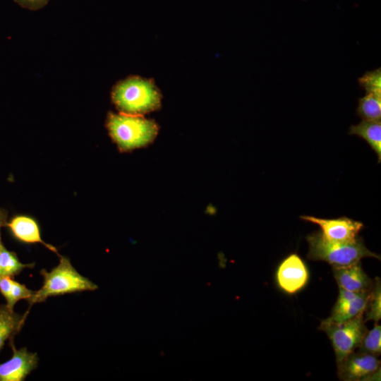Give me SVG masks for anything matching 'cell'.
<instances>
[{"mask_svg":"<svg viewBox=\"0 0 381 381\" xmlns=\"http://www.w3.org/2000/svg\"><path fill=\"white\" fill-rule=\"evenodd\" d=\"M59 258V264L49 272L44 269L40 271L44 279L43 284L28 300L30 308L35 303L44 302L51 296L98 289L96 284L74 268L68 258L61 255Z\"/></svg>","mask_w":381,"mask_h":381,"instance_id":"6da1fadb","label":"cell"},{"mask_svg":"<svg viewBox=\"0 0 381 381\" xmlns=\"http://www.w3.org/2000/svg\"><path fill=\"white\" fill-rule=\"evenodd\" d=\"M308 243L307 258L312 260L325 261L332 267L346 266L360 262L364 258L380 259L358 238L351 243H337L326 239L320 231L313 232L306 237Z\"/></svg>","mask_w":381,"mask_h":381,"instance_id":"7a4b0ae2","label":"cell"},{"mask_svg":"<svg viewBox=\"0 0 381 381\" xmlns=\"http://www.w3.org/2000/svg\"><path fill=\"white\" fill-rule=\"evenodd\" d=\"M107 127L109 133L121 150H130L147 145L155 137L157 126L138 115L111 114Z\"/></svg>","mask_w":381,"mask_h":381,"instance_id":"3957f363","label":"cell"},{"mask_svg":"<svg viewBox=\"0 0 381 381\" xmlns=\"http://www.w3.org/2000/svg\"><path fill=\"white\" fill-rule=\"evenodd\" d=\"M112 99L122 113L139 115L155 109L159 95L154 85L140 78H130L114 89Z\"/></svg>","mask_w":381,"mask_h":381,"instance_id":"277c9868","label":"cell"},{"mask_svg":"<svg viewBox=\"0 0 381 381\" xmlns=\"http://www.w3.org/2000/svg\"><path fill=\"white\" fill-rule=\"evenodd\" d=\"M319 329L324 331L331 341L337 363L358 349L367 331L363 314L339 322L323 320Z\"/></svg>","mask_w":381,"mask_h":381,"instance_id":"5b68a950","label":"cell"},{"mask_svg":"<svg viewBox=\"0 0 381 381\" xmlns=\"http://www.w3.org/2000/svg\"><path fill=\"white\" fill-rule=\"evenodd\" d=\"M339 377L344 381L367 380L380 374V360L377 356L353 351L337 363Z\"/></svg>","mask_w":381,"mask_h":381,"instance_id":"8992f818","label":"cell"},{"mask_svg":"<svg viewBox=\"0 0 381 381\" xmlns=\"http://www.w3.org/2000/svg\"><path fill=\"white\" fill-rule=\"evenodd\" d=\"M303 220L318 224L322 236L329 241L351 243L357 240L363 224L350 218L342 217L337 219H323L313 216L302 215Z\"/></svg>","mask_w":381,"mask_h":381,"instance_id":"52a82bcc","label":"cell"},{"mask_svg":"<svg viewBox=\"0 0 381 381\" xmlns=\"http://www.w3.org/2000/svg\"><path fill=\"white\" fill-rule=\"evenodd\" d=\"M308 277L306 264L296 253L289 255L280 263L276 274L279 287L289 294H296L302 289Z\"/></svg>","mask_w":381,"mask_h":381,"instance_id":"ba28073f","label":"cell"},{"mask_svg":"<svg viewBox=\"0 0 381 381\" xmlns=\"http://www.w3.org/2000/svg\"><path fill=\"white\" fill-rule=\"evenodd\" d=\"M11 344L13 355L0 364V381H22L37 368V353L29 351L25 347L17 349Z\"/></svg>","mask_w":381,"mask_h":381,"instance_id":"9c48e42d","label":"cell"},{"mask_svg":"<svg viewBox=\"0 0 381 381\" xmlns=\"http://www.w3.org/2000/svg\"><path fill=\"white\" fill-rule=\"evenodd\" d=\"M370 290L353 292L339 289V296L331 315L325 320L339 322L363 314Z\"/></svg>","mask_w":381,"mask_h":381,"instance_id":"30bf717a","label":"cell"},{"mask_svg":"<svg viewBox=\"0 0 381 381\" xmlns=\"http://www.w3.org/2000/svg\"><path fill=\"white\" fill-rule=\"evenodd\" d=\"M334 277L339 287L349 291H370L373 281L363 271L361 261L346 266L332 267Z\"/></svg>","mask_w":381,"mask_h":381,"instance_id":"8fae6325","label":"cell"},{"mask_svg":"<svg viewBox=\"0 0 381 381\" xmlns=\"http://www.w3.org/2000/svg\"><path fill=\"white\" fill-rule=\"evenodd\" d=\"M7 225L13 235L19 241L26 243L42 244L60 256L56 247L42 238L39 225L34 218L27 215H18L13 217Z\"/></svg>","mask_w":381,"mask_h":381,"instance_id":"7c38bea8","label":"cell"},{"mask_svg":"<svg viewBox=\"0 0 381 381\" xmlns=\"http://www.w3.org/2000/svg\"><path fill=\"white\" fill-rule=\"evenodd\" d=\"M349 134L364 139L376 153L378 162L381 159V122L380 121L363 120L349 128Z\"/></svg>","mask_w":381,"mask_h":381,"instance_id":"4fadbf2b","label":"cell"},{"mask_svg":"<svg viewBox=\"0 0 381 381\" xmlns=\"http://www.w3.org/2000/svg\"><path fill=\"white\" fill-rule=\"evenodd\" d=\"M28 314L19 315L6 305L0 306V350L23 327Z\"/></svg>","mask_w":381,"mask_h":381,"instance_id":"5bb4252c","label":"cell"},{"mask_svg":"<svg viewBox=\"0 0 381 381\" xmlns=\"http://www.w3.org/2000/svg\"><path fill=\"white\" fill-rule=\"evenodd\" d=\"M356 114L363 120L380 121L381 95L374 93H365L358 99Z\"/></svg>","mask_w":381,"mask_h":381,"instance_id":"9a60e30c","label":"cell"},{"mask_svg":"<svg viewBox=\"0 0 381 381\" xmlns=\"http://www.w3.org/2000/svg\"><path fill=\"white\" fill-rule=\"evenodd\" d=\"M34 264H25L21 262L16 255L8 250L4 245L0 250V277H13L25 268H30Z\"/></svg>","mask_w":381,"mask_h":381,"instance_id":"2e32d148","label":"cell"},{"mask_svg":"<svg viewBox=\"0 0 381 381\" xmlns=\"http://www.w3.org/2000/svg\"><path fill=\"white\" fill-rule=\"evenodd\" d=\"M381 318V283L379 277H375L370 291L367 306L363 313V320H373L375 322Z\"/></svg>","mask_w":381,"mask_h":381,"instance_id":"e0dca14e","label":"cell"},{"mask_svg":"<svg viewBox=\"0 0 381 381\" xmlns=\"http://www.w3.org/2000/svg\"><path fill=\"white\" fill-rule=\"evenodd\" d=\"M358 351L380 356L381 353V326L375 322L374 327L367 330L358 347Z\"/></svg>","mask_w":381,"mask_h":381,"instance_id":"ac0fdd59","label":"cell"},{"mask_svg":"<svg viewBox=\"0 0 381 381\" xmlns=\"http://www.w3.org/2000/svg\"><path fill=\"white\" fill-rule=\"evenodd\" d=\"M358 82L365 93H374L381 95V68L366 71L358 78Z\"/></svg>","mask_w":381,"mask_h":381,"instance_id":"d6986e66","label":"cell"},{"mask_svg":"<svg viewBox=\"0 0 381 381\" xmlns=\"http://www.w3.org/2000/svg\"><path fill=\"white\" fill-rule=\"evenodd\" d=\"M33 292L25 285L13 279L10 298L6 302V306L13 310L14 306L18 301L23 299L28 301L32 296Z\"/></svg>","mask_w":381,"mask_h":381,"instance_id":"ffe728a7","label":"cell"},{"mask_svg":"<svg viewBox=\"0 0 381 381\" xmlns=\"http://www.w3.org/2000/svg\"><path fill=\"white\" fill-rule=\"evenodd\" d=\"M22 7L30 10H37L44 7L49 0H14Z\"/></svg>","mask_w":381,"mask_h":381,"instance_id":"44dd1931","label":"cell"},{"mask_svg":"<svg viewBox=\"0 0 381 381\" xmlns=\"http://www.w3.org/2000/svg\"><path fill=\"white\" fill-rule=\"evenodd\" d=\"M12 279L10 277H0V291L3 296L5 298L6 302L9 300Z\"/></svg>","mask_w":381,"mask_h":381,"instance_id":"7402d4cb","label":"cell"},{"mask_svg":"<svg viewBox=\"0 0 381 381\" xmlns=\"http://www.w3.org/2000/svg\"><path fill=\"white\" fill-rule=\"evenodd\" d=\"M5 220H6V216H5V214L2 212L0 214V250L3 246L1 243V229L4 225Z\"/></svg>","mask_w":381,"mask_h":381,"instance_id":"603a6c76","label":"cell"},{"mask_svg":"<svg viewBox=\"0 0 381 381\" xmlns=\"http://www.w3.org/2000/svg\"><path fill=\"white\" fill-rule=\"evenodd\" d=\"M1 212H0V214H1Z\"/></svg>","mask_w":381,"mask_h":381,"instance_id":"cb8c5ba5","label":"cell"},{"mask_svg":"<svg viewBox=\"0 0 381 381\" xmlns=\"http://www.w3.org/2000/svg\"><path fill=\"white\" fill-rule=\"evenodd\" d=\"M305 1V0H304Z\"/></svg>","mask_w":381,"mask_h":381,"instance_id":"d4e9b609","label":"cell"}]
</instances>
